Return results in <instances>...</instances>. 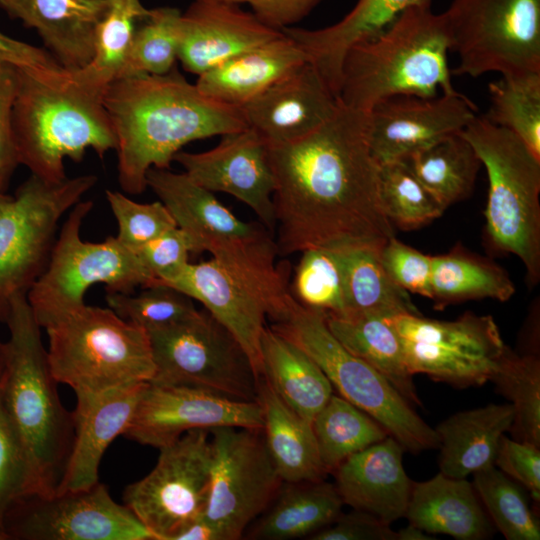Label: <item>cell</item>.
I'll list each match as a JSON object with an SVG mask.
<instances>
[{"mask_svg": "<svg viewBox=\"0 0 540 540\" xmlns=\"http://www.w3.org/2000/svg\"><path fill=\"white\" fill-rule=\"evenodd\" d=\"M268 152L279 256L317 247L380 249L395 236L380 202L367 112L339 101L322 126Z\"/></svg>", "mask_w": 540, "mask_h": 540, "instance_id": "cell-1", "label": "cell"}, {"mask_svg": "<svg viewBox=\"0 0 540 540\" xmlns=\"http://www.w3.org/2000/svg\"><path fill=\"white\" fill-rule=\"evenodd\" d=\"M103 103L116 137L118 182L138 195L152 167L170 169L186 144L247 126L242 110L202 94L176 69L110 83Z\"/></svg>", "mask_w": 540, "mask_h": 540, "instance_id": "cell-2", "label": "cell"}, {"mask_svg": "<svg viewBox=\"0 0 540 540\" xmlns=\"http://www.w3.org/2000/svg\"><path fill=\"white\" fill-rule=\"evenodd\" d=\"M12 114L18 162L31 175L57 183L67 178L64 160L82 161L88 149L103 158L116 137L104 91L60 68L19 66Z\"/></svg>", "mask_w": 540, "mask_h": 540, "instance_id": "cell-3", "label": "cell"}, {"mask_svg": "<svg viewBox=\"0 0 540 540\" xmlns=\"http://www.w3.org/2000/svg\"><path fill=\"white\" fill-rule=\"evenodd\" d=\"M3 401L23 448L34 493L58 492L74 442L73 412L61 402L37 323L26 295L16 296L5 322Z\"/></svg>", "mask_w": 540, "mask_h": 540, "instance_id": "cell-4", "label": "cell"}, {"mask_svg": "<svg viewBox=\"0 0 540 540\" xmlns=\"http://www.w3.org/2000/svg\"><path fill=\"white\" fill-rule=\"evenodd\" d=\"M209 253L210 259L189 263L165 285L200 302L234 336L259 380L266 319L280 321L292 298L287 269L277 264L275 240L264 229L251 237L218 244Z\"/></svg>", "mask_w": 540, "mask_h": 540, "instance_id": "cell-5", "label": "cell"}, {"mask_svg": "<svg viewBox=\"0 0 540 540\" xmlns=\"http://www.w3.org/2000/svg\"><path fill=\"white\" fill-rule=\"evenodd\" d=\"M431 2L407 8L381 33L347 50L338 93L343 105L368 112L391 97L458 93L448 66L446 19Z\"/></svg>", "mask_w": 540, "mask_h": 540, "instance_id": "cell-6", "label": "cell"}, {"mask_svg": "<svg viewBox=\"0 0 540 540\" xmlns=\"http://www.w3.org/2000/svg\"><path fill=\"white\" fill-rule=\"evenodd\" d=\"M460 133L487 172L486 248L517 256L528 286L534 287L540 280V158L514 133L483 116Z\"/></svg>", "mask_w": 540, "mask_h": 540, "instance_id": "cell-7", "label": "cell"}, {"mask_svg": "<svg viewBox=\"0 0 540 540\" xmlns=\"http://www.w3.org/2000/svg\"><path fill=\"white\" fill-rule=\"evenodd\" d=\"M45 329L51 372L75 393H99L154 376L147 331L109 307L85 304Z\"/></svg>", "mask_w": 540, "mask_h": 540, "instance_id": "cell-8", "label": "cell"}, {"mask_svg": "<svg viewBox=\"0 0 540 540\" xmlns=\"http://www.w3.org/2000/svg\"><path fill=\"white\" fill-rule=\"evenodd\" d=\"M270 327L303 350L341 397L376 420L404 450L417 454L438 448L435 429L385 377L338 341L324 312L305 307L292 296L286 315Z\"/></svg>", "mask_w": 540, "mask_h": 540, "instance_id": "cell-9", "label": "cell"}, {"mask_svg": "<svg viewBox=\"0 0 540 540\" xmlns=\"http://www.w3.org/2000/svg\"><path fill=\"white\" fill-rule=\"evenodd\" d=\"M93 208L90 200L75 204L56 237L47 267L27 293L33 315L46 328L85 305L87 290L98 283L106 293H133L156 282L136 252L115 236L102 242L82 240L80 231Z\"/></svg>", "mask_w": 540, "mask_h": 540, "instance_id": "cell-10", "label": "cell"}, {"mask_svg": "<svg viewBox=\"0 0 540 540\" xmlns=\"http://www.w3.org/2000/svg\"><path fill=\"white\" fill-rule=\"evenodd\" d=\"M96 182L91 174L57 183L30 175L0 206V322L46 269L62 216Z\"/></svg>", "mask_w": 540, "mask_h": 540, "instance_id": "cell-11", "label": "cell"}, {"mask_svg": "<svg viewBox=\"0 0 540 540\" xmlns=\"http://www.w3.org/2000/svg\"><path fill=\"white\" fill-rule=\"evenodd\" d=\"M443 14L452 75L540 72V0H452Z\"/></svg>", "mask_w": 540, "mask_h": 540, "instance_id": "cell-12", "label": "cell"}, {"mask_svg": "<svg viewBox=\"0 0 540 540\" xmlns=\"http://www.w3.org/2000/svg\"><path fill=\"white\" fill-rule=\"evenodd\" d=\"M155 372L150 382L188 385L241 401H257L258 379L234 336L211 314L147 331Z\"/></svg>", "mask_w": 540, "mask_h": 540, "instance_id": "cell-13", "label": "cell"}, {"mask_svg": "<svg viewBox=\"0 0 540 540\" xmlns=\"http://www.w3.org/2000/svg\"><path fill=\"white\" fill-rule=\"evenodd\" d=\"M387 320L401 339L412 375L425 374L456 388L488 382L506 346L490 315L467 312L442 321L406 313Z\"/></svg>", "mask_w": 540, "mask_h": 540, "instance_id": "cell-14", "label": "cell"}, {"mask_svg": "<svg viewBox=\"0 0 540 540\" xmlns=\"http://www.w3.org/2000/svg\"><path fill=\"white\" fill-rule=\"evenodd\" d=\"M159 451L154 468L126 486L122 499L155 540H173L204 515L213 462L210 432L190 430Z\"/></svg>", "mask_w": 540, "mask_h": 540, "instance_id": "cell-15", "label": "cell"}, {"mask_svg": "<svg viewBox=\"0 0 540 540\" xmlns=\"http://www.w3.org/2000/svg\"><path fill=\"white\" fill-rule=\"evenodd\" d=\"M209 432L213 462L203 517L222 540H237L269 508L283 480L262 429L224 426Z\"/></svg>", "mask_w": 540, "mask_h": 540, "instance_id": "cell-16", "label": "cell"}, {"mask_svg": "<svg viewBox=\"0 0 540 540\" xmlns=\"http://www.w3.org/2000/svg\"><path fill=\"white\" fill-rule=\"evenodd\" d=\"M3 533L5 540H155L100 481L82 490L19 497L5 515Z\"/></svg>", "mask_w": 540, "mask_h": 540, "instance_id": "cell-17", "label": "cell"}, {"mask_svg": "<svg viewBox=\"0 0 540 540\" xmlns=\"http://www.w3.org/2000/svg\"><path fill=\"white\" fill-rule=\"evenodd\" d=\"M263 428L258 401L231 399L188 385L148 382L123 436L160 449L193 429Z\"/></svg>", "mask_w": 540, "mask_h": 540, "instance_id": "cell-18", "label": "cell"}, {"mask_svg": "<svg viewBox=\"0 0 540 540\" xmlns=\"http://www.w3.org/2000/svg\"><path fill=\"white\" fill-rule=\"evenodd\" d=\"M476 111L474 103L460 92L385 99L367 112L371 154L379 166L405 160L412 153L464 130L476 117Z\"/></svg>", "mask_w": 540, "mask_h": 540, "instance_id": "cell-19", "label": "cell"}, {"mask_svg": "<svg viewBox=\"0 0 540 540\" xmlns=\"http://www.w3.org/2000/svg\"><path fill=\"white\" fill-rule=\"evenodd\" d=\"M174 161L193 181L211 192L227 193L251 208L268 230L276 226L275 179L268 144L251 128L225 135L212 149L179 151Z\"/></svg>", "mask_w": 540, "mask_h": 540, "instance_id": "cell-20", "label": "cell"}, {"mask_svg": "<svg viewBox=\"0 0 540 540\" xmlns=\"http://www.w3.org/2000/svg\"><path fill=\"white\" fill-rule=\"evenodd\" d=\"M338 106L337 97L307 61L240 109L249 128L268 145H279L312 133Z\"/></svg>", "mask_w": 540, "mask_h": 540, "instance_id": "cell-21", "label": "cell"}, {"mask_svg": "<svg viewBox=\"0 0 540 540\" xmlns=\"http://www.w3.org/2000/svg\"><path fill=\"white\" fill-rule=\"evenodd\" d=\"M178 60L197 76L282 34L240 5L194 0L181 13Z\"/></svg>", "mask_w": 540, "mask_h": 540, "instance_id": "cell-22", "label": "cell"}, {"mask_svg": "<svg viewBox=\"0 0 540 540\" xmlns=\"http://www.w3.org/2000/svg\"><path fill=\"white\" fill-rule=\"evenodd\" d=\"M148 382L99 393H75L74 442L57 493L89 488L99 482V466L111 442L128 428Z\"/></svg>", "mask_w": 540, "mask_h": 540, "instance_id": "cell-23", "label": "cell"}, {"mask_svg": "<svg viewBox=\"0 0 540 540\" xmlns=\"http://www.w3.org/2000/svg\"><path fill=\"white\" fill-rule=\"evenodd\" d=\"M392 436L353 454L333 472L344 504L392 524L405 516L412 482Z\"/></svg>", "mask_w": 540, "mask_h": 540, "instance_id": "cell-24", "label": "cell"}, {"mask_svg": "<svg viewBox=\"0 0 540 540\" xmlns=\"http://www.w3.org/2000/svg\"><path fill=\"white\" fill-rule=\"evenodd\" d=\"M146 184L168 209L176 226L190 238L193 254L209 252L218 244L263 230L239 219L213 192L184 172L152 167L146 174Z\"/></svg>", "mask_w": 540, "mask_h": 540, "instance_id": "cell-25", "label": "cell"}, {"mask_svg": "<svg viewBox=\"0 0 540 540\" xmlns=\"http://www.w3.org/2000/svg\"><path fill=\"white\" fill-rule=\"evenodd\" d=\"M107 4V0H0V8L34 29L46 50L69 72L92 59L95 28Z\"/></svg>", "mask_w": 540, "mask_h": 540, "instance_id": "cell-26", "label": "cell"}, {"mask_svg": "<svg viewBox=\"0 0 540 540\" xmlns=\"http://www.w3.org/2000/svg\"><path fill=\"white\" fill-rule=\"evenodd\" d=\"M307 61L299 45L282 32L199 75L195 85L215 101L242 108Z\"/></svg>", "mask_w": 540, "mask_h": 540, "instance_id": "cell-27", "label": "cell"}, {"mask_svg": "<svg viewBox=\"0 0 540 540\" xmlns=\"http://www.w3.org/2000/svg\"><path fill=\"white\" fill-rule=\"evenodd\" d=\"M424 1L427 0H358L348 14L331 26L315 30L293 26L281 31L299 45L338 98L347 50L375 37L407 8Z\"/></svg>", "mask_w": 540, "mask_h": 540, "instance_id": "cell-28", "label": "cell"}, {"mask_svg": "<svg viewBox=\"0 0 540 540\" xmlns=\"http://www.w3.org/2000/svg\"><path fill=\"white\" fill-rule=\"evenodd\" d=\"M404 517L428 534L458 540H481L493 532L473 483L441 472L427 481L412 482Z\"/></svg>", "mask_w": 540, "mask_h": 540, "instance_id": "cell-29", "label": "cell"}, {"mask_svg": "<svg viewBox=\"0 0 540 540\" xmlns=\"http://www.w3.org/2000/svg\"><path fill=\"white\" fill-rule=\"evenodd\" d=\"M513 419L514 408L505 403L457 412L443 420L435 428L440 472L466 478L494 465L500 439Z\"/></svg>", "mask_w": 540, "mask_h": 540, "instance_id": "cell-30", "label": "cell"}, {"mask_svg": "<svg viewBox=\"0 0 540 540\" xmlns=\"http://www.w3.org/2000/svg\"><path fill=\"white\" fill-rule=\"evenodd\" d=\"M257 401L265 443L281 479L287 483L323 480L327 473L312 423L286 405L264 376L258 380Z\"/></svg>", "mask_w": 540, "mask_h": 540, "instance_id": "cell-31", "label": "cell"}, {"mask_svg": "<svg viewBox=\"0 0 540 540\" xmlns=\"http://www.w3.org/2000/svg\"><path fill=\"white\" fill-rule=\"evenodd\" d=\"M263 376L294 412L312 423L333 395L320 367L298 346L266 326L261 337Z\"/></svg>", "mask_w": 540, "mask_h": 540, "instance_id": "cell-32", "label": "cell"}, {"mask_svg": "<svg viewBox=\"0 0 540 540\" xmlns=\"http://www.w3.org/2000/svg\"><path fill=\"white\" fill-rule=\"evenodd\" d=\"M326 323L350 353L378 371L410 404L422 405L406 365L401 339L387 317L326 314Z\"/></svg>", "mask_w": 540, "mask_h": 540, "instance_id": "cell-33", "label": "cell"}, {"mask_svg": "<svg viewBox=\"0 0 540 540\" xmlns=\"http://www.w3.org/2000/svg\"><path fill=\"white\" fill-rule=\"evenodd\" d=\"M253 527V539L288 540L312 535L333 523L344 505L335 485L324 480L288 483Z\"/></svg>", "mask_w": 540, "mask_h": 540, "instance_id": "cell-34", "label": "cell"}, {"mask_svg": "<svg viewBox=\"0 0 540 540\" xmlns=\"http://www.w3.org/2000/svg\"><path fill=\"white\" fill-rule=\"evenodd\" d=\"M514 293V283L501 266L461 245L433 256L430 299L436 310L484 298L504 302Z\"/></svg>", "mask_w": 540, "mask_h": 540, "instance_id": "cell-35", "label": "cell"}, {"mask_svg": "<svg viewBox=\"0 0 540 540\" xmlns=\"http://www.w3.org/2000/svg\"><path fill=\"white\" fill-rule=\"evenodd\" d=\"M344 273L345 313L420 314L409 293L396 285L379 258V248L367 245L339 247Z\"/></svg>", "mask_w": 540, "mask_h": 540, "instance_id": "cell-36", "label": "cell"}, {"mask_svg": "<svg viewBox=\"0 0 540 540\" xmlns=\"http://www.w3.org/2000/svg\"><path fill=\"white\" fill-rule=\"evenodd\" d=\"M403 161L445 209L470 196L482 166L474 148L460 132L412 153Z\"/></svg>", "mask_w": 540, "mask_h": 540, "instance_id": "cell-37", "label": "cell"}, {"mask_svg": "<svg viewBox=\"0 0 540 540\" xmlns=\"http://www.w3.org/2000/svg\"><path fill=\"white\" fill-rule=\"evenodd\" d=\"M312 428L327 474L348 457L389 436L371 416L334 394L314 417Z\"/></svg>", "mask_w": 540, "mask_h": 540, "instance_id": "cell-38", "label": "cell"}, {"mask_svg": "<svg viewBox=\"0 0 540 540\" xmlns=\"http://www.w3.org/2000/svg\"><path fill=\"white\" fill-rule=\"evenodd\" d=\"M107 2V8L95 28L92 59L82 69L72 72L80 82L101 91L118 79L136 26L150 12L140 0Z\"/></svg>", "mask_w": 540, "mask_h": 540, "instance_id": "cell-39", "label": "cell"}, {"mask_svg": "<svg viewBox=\"0 0 540 540\" xmlns=\"http://www.w3.org/2000/svg\"><path fill=\"white\" fill-rule=\"evenodd\" d=\"M514 408L513 439L540 447V359L505 346L489 379Z\"/></svg>", "mask_w": 540, "mask_h": 540, "instance_id": "cell-40", "label": "cell"}, {"mask_svg": "<svg viewBox=\"0 0 540 540\" xmlns=\"http://www.w3.org/2000/svg\"><path fill=\"white\" fill-rule=\"evenodd\" d=\"M491 123L514 133L540 158V72L501 75L488 85Z\"/></svg>", "mask_w": 540, "mask_h": 540, "instance_id": "cell-41", "label": "cell"}, {"mask_svg": "<svg viewBox=\"0 0 540 540\" xmlns=\"http://www.w3.org/2000/svg\"><path fill=\"white\" fill-rule=\"evenodd\" d=\"M472 475L489 519L507 540L540 539L539 519L519 483L494 465Z\"/></svg>", "mask_w": 540, "mask_h": 540, "instance_id": "cell-42", "label": "cell"}, {"mask_svg": "<svg viewBox=\"0 0 540 540\" xmlns=\"http://www.w3.org/2000/svg\"><path fill=\"white\" fill-rule=\"evenodd\" d=\"M181 13L174 7L150 9L149 14L136 26L118 79L139 75H163L175 68L179 51Z\"/></svg>", "mask_w": 540, "mask_h": 540, "instance_id": "cell-43", "label": "cell"}, {"mask_svg": "<svg viewBox=\"0 0 540 540\" xmlns=\"http://www.w3.org/2000/svg\"><path fill=\"white\" fill-rule=\"evenodd\" d=\"M379 196L386 218L403 231L419 229L445 211L403 160L380 165Z\"/></svg>", "mask_w": 540, "mask_h": 540, "instance_id": "cell-44", "label": "cell"}, {"mask_svg": "<svg viewBox=\"0 0 540 540\" xmlns=\"http://www.w3.org/2000/svg\"><path fill=\"white\" fill-rule=\"evenodd\" d=\"M301 253L290 291L294 299L325 314L343 315L344 273L339 249L317 247Z\"/></svg>", "mask_w": 540, "mask_h": 540, "instance_id": "cell-45", "label": "cell"}, {"mask_svg": "<svg viewBox=\"0 0 540 540\" xmlns=\"http://www.w3.org/2000/svg\"><path fill=\"white\" fill-rule=\"evenodd\" d=\"M106 301L119 317L146 331L181 322L199 311L193 299L162 283L143 287L138 294L106 293Z\"/></svg>", "mask_w": 540, "mask_h": 540, "instance_id": "cell-46", "label": "cell"}, {"mask_svg": "<svg viewBox=\"0 0 540 540\" xmlns=\"http://www.w3.org/2000/svg\"><path fill=\"white\" fill-rule=\"evenodd\" d=\"M106 199L118 224V241L132 251L176 227L161 201L138 203L119 191L106 190Z\"/></svg>", "mask_w": 540, "mask_h": 540, "instance_id": "cell-47", "label": "cell"}, {"mask_svg": "<svg viewBox=\"0 0 540 540\" xmlns=\"http://www.w3.org/2000/svg\"><path fill=\"white\" fill-rule=\"evenodd\" d=\"M3 379V376H2ZM0 381V537L5 540V515L19 497L34 493L31 472L23 448L8 418Z\"/></svg>", "mask_w": 540, "mask_h": 540, "instance_id": "cell-48", "label": "cell"}, {"mask_svg": "<svg viewBox=\"0 0 540 540\" xmlns=\"http://www.w3.org/2000/svg\"><path fill=\"white\" fill-rule=\"evenodd\" d=\"M379 258L388 276L408 293L431 296L433 256L390 238L379 250Z\"/></svg>", "mask_w": 540, "mask_h": 540, "instance_id": "cell-49", "label": "cell"}, {"mask_svg": "<svg viewBox=\"0 0 540 540\" xmlns=\"http://www.w3.org/2000/svg\"><path fill=\"white\" fill-rule=\"evenodd\" d=\"M134 252L154 276L155 283L166 284L177 278L190 263L193 247L187 234L176 226Z\"/></svg>", "mask_w": 540, "mask_h": 540, "instance_id": "cell-50", "label": "cell"}, {"mask_svg": "<svg viewBox=\"0 0 540 540\" xmlns=\"http://www.w3.org/2000/svg\"><path fill=\"white\" fill-rule=\"evenodd\" d=\"M18 65L0 60V191L6 192L19 165L12 114L19 83Z\"/></svg>", "mask_w": 540, "mask_h": 540, "instance_id": "cell-51", "label": "cell"}, {"mask_svg": "<svg viewBox=\"0 0 540 540\" xmlns=\"http://www.w3.org/2000/svg\"><path fill=\"white\" fill-rule=\"evenodd\" d=\"M494 466L519 483L533 501L540 503V447L501 437Z\"/></svg>", "mask_w": 540, "mask_h": 540, "instance_id": "cell-52", "label": "cell"}, {"mask_svg": "<svg viewBox=\"0 0 540 540\" xmlns=\"http://www.w3.org/2000/svg\"><path fill=\"white\" fill-rule=\"evenodd\" d=\"M311 540H397L390 524L364 511L353 509L327 527L315 532Z\"/></svg>", "mask_w": 540, "mask_h": 540, "instance_id": "cell-53", "label": "cell"}, {"mask_svg": "<svg viewBox=\"0 0 540 540\" xmlns=\"http://www.w3.org/2000/svg\"><path fill=\"white\" fill-rule=\"evenodd\" d=\"M230 4H248L263 23L278 30L293 27L325 0H215Z\"/></svg>", "mask_w": 540, "mask_h": 540, "instance_id": "cell-54", "label": "cell"}, {"mask_svg": "<svg viewBox=\"0 0 540 540\" xmlns=\"http://www.w3.org/2000/svg\"><path fill=\"white\" fill-rule=\"evenodd\" d=\"M0 60L18 66L52 69L61 67L47 50L13 39L2 32H0Z\"/></svg>", "mask_w": 540, "mask_h": 540, "instance_id": "cell-55", "label": "cell"}, {"mask_svg": "<svg viewBox=\"0 0 540 540\" xmlns=\"http://www.w3.org/2000/svg\"><path fill=\"white\" fill-rule=\"evenodd\" d=\"M173 540H222L217 529L204 517H201L182 531Z\"/></svg>", "mask_w": 540, "mask_h": 540, "instance_id": "cell-56", "label": "cell"}, {"mask_svg": "<svg viewBox=\"0 0 540 540\" xmlns=\"http://www.w3.org/2000/svg\"><path fill=\"white\" fill-rule=\"evenodd\" d=\"M397 540H432L435 539L429 536L428 533L409 523L406 527L396 531Z\"/></svg>", "mask_w": 540, "mask_h": 540, "instance_id": "cell-57", "label": "cell"}, {"mask_svg": "<svg viewBox=\"0 0 540 540\" xmlns=\"http://www.w3.org/2000/svg\"><path fill=\"white\" fill-rule=\"evenodd\" d=\"M5 370V342L0 340V381Z\"/></svg>", "mask_w": 540, "mask_h": 540, "instance_id": "cell-58", "label": "cell"}, {"mask_svg": "<svg viewBox=\"0 0 540 540\" xmlns=\"http://www.w3.org/2000/svg\"><path fill=\"white\" fill-rule=\"evenodd\" d=\"M10 197H11L10 195H8V194H6V193L0 191V206H1L3 203H5L7 200H9Z\"/></svg>", "mask_w": 540, "mask_h": 540, "instance_id": "cell-59", "label": "cell"}, {"mask_svg": "<svg viewBox=\"0 0 540 540\" xmlns=\"http://www.w3.org/2000/svg\"><path fill=\"white\" fill-rule=\"evenodd\" d=\"M0 540H2L1 537H0Z\"/></svg>", "mask_w": 540, "mask_h": 540, "instance_id": "cell-60", "label": "cell"}]
</instances>
